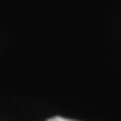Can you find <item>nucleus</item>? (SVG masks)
I'll list each match as a JSON object with an SVG mask.
<instances>
[{
	"instance_id": "obj_1",
	"label": "nucleus",
	"mask_w": 121,
	"mask_h": 121,
	"mask_svg": "<svg viewBox=\"0 0 121 121\" xmlns=\"http://www.w3.org/2000/svg\"><path fill=\"white\" fill-rule=\"evenodd\" d=\"M47 121H74V120H68V118H61V117H54V118H49Z\"/></svg>"
}]
</instances>
